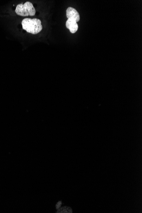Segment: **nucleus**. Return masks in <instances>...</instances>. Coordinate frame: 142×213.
<instances>
[{
  "instance_id": "1",
  "label": "nucleus",
  "mask_w": 142,
  "mask_h": 213,
  "mask_svg": "<svg viewBox=\"0 0 142 213\" xmlns=\"http://www.w3.org/2000/svg\"><path fill=\"white\" fill-rule=\"evenodd\" d=\"M23 29L28 33L37 34L42 30L41 20L38 18H24L21 22Z\"/></svg>"
},
{
  "instance_id": "2",
  "label": "nucleus",
  "mask_w": 142,
  "mask_h": 213,
  "mask_svg": "<svg viewBox=\"0 0 142 213\" xmlns=\"http://www.w3.org/2000/svg\"><path fill=\"white\" fill-rule=\"evenodd\" d=\"M15 13L21 16H34L36 13L35 8L30 2H26L24 4H19L16 7Z\"/></svg>"
},
{
  "instance_id": "3",
  "label": "nucleus",
  "mask_w": 142,
  "mask_h": 213,
  "mask_svg": "<svg viewBox=\"0 0 142 213\" xmlns=\"http://www.w3.org/2000/svg\"><path fill=\"white\" fill-rule=\"evenodd\" d=\"M66 15L68 19L74 20L77 23L80 21V15L74 8L71 7L67 8L66 11Z\"/></svg>"
},
{
  "instance_id": "4",
  "label": "nucleus",
  "mask_w": 142,
  "mask_h": 213,
  "mask_svg": "<svg viewBox=\"0 0 142 213\" xmlns=\"http://www.w3.org/2000/svg\"><path fill=\"white\" fill-rule=\"evenodd\" d=\"M66 26L67 29H69L72 33H75L79 29L77 23L74 20L68 19L66 22Z\"/></svg>"
},
{
  "instance_id": "5",
  "label": "nucleus",
  "mask_w": 142,
  "mask_h": 213,
  "mask_svg": "<svg viewBox=\"0 0 142 213\" xmlns=\"http://www.w3.org/2000/svg\"><path fill=\"white\" fill-rule=\"evenodd\" d=\"M57 213H73V210L71 208L68 207H63L59 209Z\"/></svg>"
},
{
  "instance_id": "6",
  "label": "nucleus",
  "mask_w": 142,
  "mask_h": 213,
  "mask_svg": "<svg viewBox=\"0 0 142 213\" xmlns=\"http://www.w3.org/2000/svg\"><path fill=\"white\" fill-rule=\"evenodd\" d=\"M61 202H59L56 205V208L58 209L60 207V205L61 204Z\"/></svg>"
}]
</instances>
